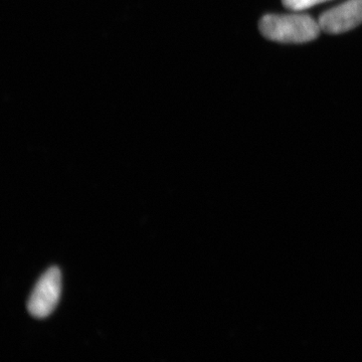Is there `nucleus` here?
<instances>
[{"instance_id": "1", "label": "nucleus", "mask_w": 362, "mask_h": 362, "mask_svg": "<svg viewBox=\"0 0 362 362\" xmlns=\"http://www.w3.org/2000/svg\"><path fill=\"white\" fill-rule=\"evenodd\" d=\"M319 23L304 14H269L259 21V30L267 39L285 44H302L315 40Z\"/></svg>"}, {"instance_id": "2", "label": "nucleus", "mask_w": 362, "mask_h": 362, "mask_svg": "<svg viewBox=\"0 0 362 362\" xmlns=\"http://www.w3.org/2000/svg\"><path fill=\"white\" fill-rule=\"evenodd\" d=\"M61 271L52 267L45 272L35 285L28 302V310L35 318H45L58 304L61 295Z\"/></svg>"}, {"instance_id": "3", "label": "nucleus", "mask_w": 362, "mask_h": 362, "mask_svg": "<svg viewBox=\"0 0 362 362\" xmlns=\"http://www.w3.org/2000/svg\"><path fill=\"white\" fill-rule=\"evenodd\" d=\"M321 30L337 35L349 32L362 23V0H349L326 11L319 18Z\"/></svg>"}, {"instance_id": "4", "label": "nucleus", "mask_w": 362, "mask_h": 362, "mask_svg": "<svg viewBox=\"0 0 362 362\" xmlns=\"http://www.w3.org/2000/svg\"><path fill=\"white\" fill-rule=\"evenodd\" d=\"M324 1H327V0H283V4L293 11H302V9L309 8L316 4H322Z\"/></svg>"}]
</instances>
